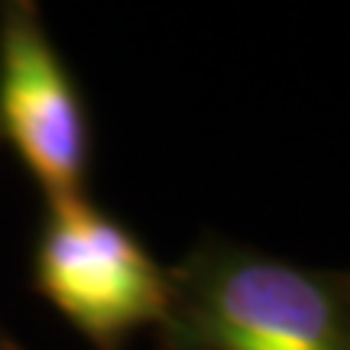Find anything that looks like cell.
Instances as JSON below:
<instances>
[{
    "mask_svg": "<svg viewBox=\"0 0 350 350\" xmlns=\"http://www.w3.org/2000/svg\"><path fill=\"white\" fill-rule=\"evenodd\" d=\"M0 133L36 178L46 204L85 195L88 113L33 3L0 10Z\"/></svg>",
    "mask_w": 350,
    "mask_h": 350,
    "instance_id": "cell-3",
    "label": "cell"
},
{
    "mask_svg": "<svg viewBox=\"0 0 350 350\" xmlns=\"http://www.w3.org/2000/svg\"><path fill=\"white\" fill-rule=\"evenodd\" d=\"M163 350H350V273L234 243H201L169 269Z\"/></svg>",
    "mask_w": 350,
    "mask_h": 350,
    "instance_id": "cell-1",
    "label": "cell"
},
{
    "mask_svg": "<svg viewBox=\"0 0 350 350\" xmlns=\"http://www.w3.org/2000/svg\"><path fill=\"white\" fill-rule=\"evenodd\" d=\"M36 288L94 350H124L169 305V269L85 195L49 201L36 243Z\"/></svg>",
    "mask_w": 350,
    "mask_h": 350,
    "instance_id": "cell-2",
    "label": "cell"
}]
</instances>
